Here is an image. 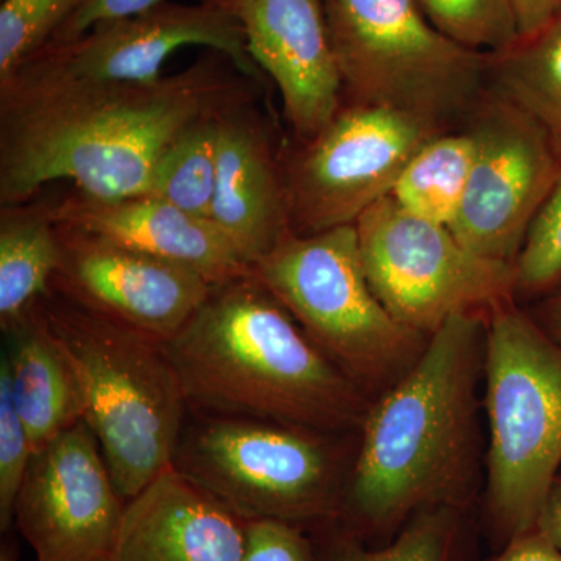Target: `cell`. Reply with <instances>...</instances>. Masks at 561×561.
Returning <instances> with one entry per match:
<instances>
[{
	"label": "cell",
	"mask_w": 561,
	"mask_h": 561,
	"mask_svg": "<svg viewBox=\"0 0 561 561\" xmlns=\"http://www.w3.org/2000/svg\"><path fill=\"white\" fill-rule=\"evenodd\" d=\"M256 95V80L208 50L150 81L0 99V205L35 201L61 180L98 198L149 194L158 162L184 131Z\"/></svg>",
	"instance_id": "cell-1"
},
{
	"label": "cell",
	"mask_w": 561,
	"mask_h": 561,
	"mask_svg": "<svg viewBox=\"0 0 561 561\" xmlns=\"http://www.w3.org/2000/svg\"><path fill=\"white\" fill-rule=\"evenodd\" d=\"M485 328L483 313L451 317L431 335L411 370L370 405L339 529L367 545H386L420 513L461 511L474 453Z\"/></svg>",
	"instance_id": "cell-2"
},
{
	"label": "cell",
	"mask_w": 561,
	"mask_h": 561,
	"mask_svg": "<svg viewBox=\"0 0 561 561\" xmlns=\"http://www.w3.org/2000/svg\"><path fill=\"white\" fill-rule=\"evenodd\" d=\"M162 346L195 415L335 434L360 427L371 405L253 275L214 286Z\"/></svg>",
	"instance_id": "cell-3"
},
{
	"label": "cell",
	"mask_w": 561,
	"mask_h": 561,
	"mask_svg": "<svg viewBox=\"0 0 561 561\" xmlns=\"http://www.w3.org/2000/svg\"><path fill=\"white\" fill-rule=\"evenodd\" d=\"M38 308L76 382L81 421L130 501L173 465L190 411L175 368L162 343L57 291Z\"/></svg>",
	"instance_id": "cell-4"
},
{
	"label": "cell",
	"mask_w": 561,
	"mask_h": 561,
	"mask_svg": "<svg viewBox=\"0 0 561 561\" xmlns=\"http://www.w3.org/2000/svg\"><path fill=\"white\" fill-rule=\"evenodd\" d=\"M486 508L502 545L537 529L561 465V345L515 306L486 313Z\"/></svg>",
	"instance_id": "cell-5"
},
{
	"label": "cell",
	"mask_w": 561,
	"mask_h": 561,
	"mask_svg": "<svg viewBox=\"0 0 561 561\" xmlns=\"http://www.w3.org/2000/svg\"><path fill=\"white\" fill-rule=\"evenodd\" d=\"M251 275L365 393L400 381L430 337L402 327L373 291L356 225L311 236L290 232Z\"/></svg>",
	"instance_id": "cell-6"
},
{
	"label": "cell",
	"mask_w": 561,
	"mask_h": 561,
	"mask_svg": "<svg viewBox=\"0 0 561 561\" xmlns=\"http://www.w3.org/2000/svg\"><path fill=\"white\" fill-rule=\"evenodd\" d=\"M343 103L454 130L490 90V54L442 35L415 0H323Z\"/></svg>",
	"instance_id": "cell-7"
},
{
	"label": "cell",
	"mask_w": 561,
	"mask_h": 561,
	"mask_svg": "<svg viewBox=\"0 0 561 561\" xmlns=\"http://www.w3.org/2000/svg\"><path fill=\"white\" fill-rule=\"evenodd\" d=\"M172 467L242 522L309 530L339 523L346 483L330 434L272 421L195 415Z\"/></svg>",
	"instance_id": "cell-8"
},
{
	"label": "cell",
	"mask_w": 561,
	"mask_h": 561,
	"mask_svg": "<svg viewBox=\"0 0 561 561\" xmlns=\"http://www.w3.org/2000/svg\"><path fill=\"white\" fill-rule=\"evenodd\" d=\"M365 273L402 327L431 337L451 317L483 313L515 300V265L463 245L445 225L412 216L393 198L356 221Z\"/></svg>",
	"instance_id": "cell-9"
},
{
	"label": "cell",
	"mask_w": 561,
	"mask_h": 561,
	"mask_svg": "<svg viewBox=\"0 0 561 561\" xmlns=\"http://www.w3.org/2000/svg\"><path fill=\"white\" fill-rule=\"evenodd\" d=\"M443 131L404 111L343 103L327 127L295 140L280 157L291 232L356 225L389 197L413 154Z\"/></svg>",
	"instance_id": "cell-10"
},
{
	"label": "cell",
	"mask_w": 561,
	"mask_h": 561,
	"mask_svg": "<svg viewBox=\"0 0 561 561\" xmlns=\"http://www.w3.org/2000/svg\"><path fill=\"white\" fill-rule=\"evenodd\" d=\"M186 46L220 51L250 79L260 81L264 73L251 58L241 24L230 14L203 2L161 0L133 16L102 22L77 38L47 43L0 79V99L76 84L154 80L173 51Z\"/></svg>",
	"instance_id": "cell-11"
},
{
	"label": "cell",
	"mask_w": 561,
	"mask_h": 561,
	"mask_svg": "<svg viewBox=\"0 0 561 561\" xmlns=\"http://www.w3.org/2000/svg\"><path fill=\"white\" fill-rule=\"evenodd\" d=\"M467 124L478 153L449 230L474 253L515 264L531 220L559 179L560 153L540 122L491 88Z\"/></svg>",
	"instance_id": "cell-12"
},
{
	"label": "cell",
	"mask_w": 561,
	"mask_h": 561,
	"mask_svg": "<svg viewBox=\"0 0 561 561\" xmlns=\"http://www.w3.org/2000/svg\"><path fill=\"white\" fill-rule=\"evenodd\" d=\"M127 501L80 421L33 454L13 524L36 561H108Z\"/></svg>",
	"instance_id": "cell-13"
},
{
	"label": "cell",
	"mask_w": 561,
	"mask_h": 561,
	"mask_svg": "<svg viewBox=\"0 0 561 561\" xmlns=\"http://www.w3.org/2000/svg\"><path fill=\"white\" fill-rule=\"evenodd\" d=\"M55 225L61 262L51 290L151 341L175 337L213 290L208 279L186 265Z\"/></svg>",
	"instance_id": "cell-14"
},
{
	"label": "cell",
	"mask_w": 561,
	"mask_h": 561,
	"mask_svg": "<svg viewBox=\"0 0 561 561\" xmlns=\"http://www.w3.org/2000/svg\"><path fill=\"white\" fill-rule=\"evenodd\" d=\"M230 14L253 61L278 88L295 140H308L342 108V80L323 0H201Z\"/></svg>",
	"instance_id": "cell-15"
},
{
	"label": "cell",
	"mask_w": 561,
	"mask_h": 561,
	"mask_svg": "<svg viewBox=\"0 0 561 561\" xmlns=\"http://www.w3.org/2000/svg\"><path fill=\"white\" fill-rule=\"evenodd\" d=\"M209 220L253 267L290 234L280 153L254 101L217 119V179Z\"/></svg>",
	"instance_id": "cell-16"
},
{
	"label": "cell",
	"mask_w": 561,
	"mask_h": 561,
	"mask_svg": "<svg viewBox=\"0 0 561 561\" xmlns=\"http://www.w3.org/2000/svg\"><path fill=\"white\" fill-rule=\"evenodd\" d=\"M49 210L55 224L186 265L213 286L251 275L250 262L213 221L154 195L98 198L73 187Z\"/></svg>",
	"instance_id": "cell-17"
},
{
	"label": "cell",
	"mask_w": 561,
	"mask_h": 561,
	"mask_svg": "<svg viewBox=\"0 0 561 561\" xmlns=\"http://www.w3.org/2000/svg\"><path fill=\"white\" fill-rule=\"evenodd\" d=\"M247 523L175 468L127 501L108 561H242Z\"/></svg>",
	"instance_id": "cell-18"
},
{
	"label": "cell",
	"mask_w": 561,
	"mask_h": 561,
	"mask_svg": "<svg viewBox=\"0 0 561 561\" xmlns=\"http://www.w3.org/2000/svg\"><path fill=\"white\" fill-rule=\"evenodd\" d=\"M9 359L14 405L33 453L80 423V401L68 364L55 345L38 301L10 330Z\"/></svg>",
	"instance_id": "cell-19"
},
{
	"label": "cell",
	"mask_w": 561,
	"mask_h": 561,
	"mask_svg": "<svg viewBox=\"0 0 561 561\" xmlns=\"http://www.w3.org/2000/svg\"><path fill=\"white\" fill-rule=\"evenodd\" d=\"M61 245L49 203L2 206L0 213V324L7 331L50 294Z\"/></svg>",
	"instance_id": "cell-20"
},
{
	"label": "cell",
	"mask_w": 561,
	"mask_h": 561,
	"mask_svg": "<svg viewBox=\"0 0 561 561\" xmlns=\"http://www.w3.org/2000/svg\"><path fill=\"white\" fill-rule=\"evenodd\" d=\"M478 138L470 125L443 131L405 165L390 197L412 216L451 227L467 194Z\"/></svg>",
	"instance_id": "cell-21"
},
{
	"label": "cell",
	"mask_w": 561,
	"mask_h": 561,
	"mask_svg": "<svg viewBox=\"0 0 561 561\" xmlns=\"http://www.w3.org/2000/svg\"><path fill=\"white\" fill-rule=\"evenodd\" d=\"M490 88L540 122L561 157V14L537 35L490 54Z\"/></svg>",
	"instance_id": "cell-22"
},
{
	"label": "cell",
	"mask_w": 561,
	"mask_h": 561,
	"mask_svg": "<svg viewBox=\"0 0 561 561\" xmlns=\"http://www.w3.org/2000/svg\"><path fill=\"white\" fill-rule=\"evenodd\" d=\"M321 561H456L460 508H432L416 515L386 545L371 546L337 526L327 527Z\"/></svg>",
	"instance_id": "cell-23"
},
{
	"label": "cell",
	"mask_w": 561,
	"mask_h": 561,
	"mask_svg": "<svg viewBox=\"0 0 561 561\" xmlns=\"http://www.w3.org/2000/svg\"><path fill=\"white\" fill-rule=\"evenodd\" d=\"M220 116L198 122L165 150L147 195L209 220L216 192L217 119Z\"/></svg>",
	"instance_id": "cell-24"
},
{
	"label": "cell",
	"mask_w": 561,
	"mask_h": 561,
	"mask_svg": "<svg viewBox=\"0 0 561 561\" xmlns=\"http://www.w3.org/2000/svg\"><path fill=\"white\" fill-rule=\"evenodd\" d=\"M446 38L467 49L501 54L519 39L508 0H415Z\"/></svg>",
	"instance_id": "cell-25"
},
{
	"label": "cell",
	"mask_w": 561,
	"mask_h": 561,
	"mask_svg": "<svg viewBox=\"0 0 561 561\" xmlns=\"http://www.w3.org/2000/svg\"><path fill=\"white\" fill-rule=\"evenodd\" d=\"M90 0H2L0 5V79L33 51L46 46Z\"/></svg>",
	"instance_id": "cell-26"
},
{
	"label": "cell",
	"mask_w": 561,
	"mask_h": 561,
	"mask_svg": "<svg viewBox=\"0 0 561 561\" xmlns=\"http://www.w3.org/2000/svg\"><path fill=\"white\" fill-rule=\"evenodd\" d=\"M516 297L535 298L561 289V172L515 261Z\"/></svg>",
	"instance_id": "cell-27"
},
{
	"label": "cell",
	"mask_w": 561,
	"mask_h": 561,
	"mask_svg": "<svg viewBox=\"0 0 561 561\" xmlns=\"http://www.w3.org/2000/svg\"><path fill=\"white\" fill-rule=\"evenodd\" d=\"M33 448L24 421L14 405L9 359L0 364V529L13 524L14 504L27 474Z\"/></svg>",
	"instance_id": "cell-28"
},
{
	"label": "cell",
	"mask_w": 561,
	"mask_h": 561,
	"mask_svg": "<svg viewBox=\"0 0 561 561\" xmlns=\"http://www.w3.org/2000/svg\"><path fill=\"white\" fill-rule=\"evenodd\" d=\"M247 523L242 561H321L320 549L308 531L275 519Z\"/></svg>",
	"instance_id": "cell-29"
},
{
	"label": "cell",
	"mask_w": 561,
	"mask_h": 561,
	"mask_svg": "<svg viewBox=\"0 0 561 561\" xmlns=\"http://www.w3.org/2000/svg\"><path fill=\"white\" fill-rule=\"evenodd\" d=\"M160 2L161 0H90L62 25L60 31L55 33L49 43L77 38L102 22L133 16V14H138Z\"/></svg>",
	"instance_id": "cell-30"
},
{
	"label": "cell",
	"mask_w": 561,
	"mask_h": 561,
	"mask_svg": "<svg viewBox=\"0 0 561 561\" xmlns=\"http://www.w3.org/2000/svg\"><path fill=\"white\" fill-rule=\"evenodd\" d=\"M489 561H561V551L540 530L513 538Z\"/></svg>",
	"instance_id": "cell-31"
},
{
	"label": "cell",
	"mask_w": 561,
	"mask_h": 561,
	"mask_svg": "<svg viewBox=\"0 0 561 561\" xmlns=\"http://www.w3.org/2000/svg\"><path fill=\"white\" fill-rule=\"evenodd\" d=\"M519 39L530 38L561 14V0H508Z\"/></svg>",
	"instance_id": "cell-32"
},
{
	"label": "cell",
	"mask_w": 561,
	"mask_h": 561,
	"mask_svg": "<svg viewBox=\"0 0 561 561\" xmlns=\"http://www.w3.org/2000/svg\"><path fill=\"white\" fill-rule=\"evenodd\" d=\"M537 529L561 551V472L553 481L551 491L542 505Z\"/></svg>",
	"instance_id": "cell-33"
},
{
	"label": "cell",
	"mask_w": 561,
	"mask_h": 561,
	"mask_svg": "<svg viewBox=\"0 0 561 561\" xmlns=\"http://www.w3.org/2000/svg\"><path fill=\"white\" fill-rule=\"evenodd\" d=\"M537 323L561 345V289L553 291L551 298L542 302Z\"/></svg>",
	"instance_id": "cell-34"
},
{
	"label": "cell",
	"mask_w": 561,
	"mask_h": 561,
	"mask_svg": "<svg viewBox=\"0 0 561 561\" xmlns=\"http://www.w3.org/2000/svg\"><path fill=\"white\" fill-rule=\"evenodd\" d=\"M0 561H18V551L11 542H3L0 548Z\"/></svg>",
	"instance_id": "cell-35"
}]
</instances>
